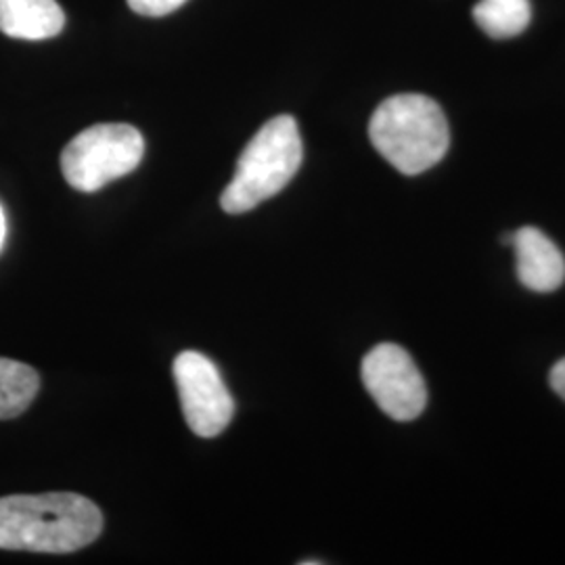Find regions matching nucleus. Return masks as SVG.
Returning a JSON list of instances; mask_svg holds the SVG:
<instances>
[{
  "instance_id": "13",
  "label": "nucleus",
  "mask_w": 565,
  "mask_h": 565,
  "mask_svg": "<svg viewBox=\"0 0 565 565\" xmlns=\"http://www.w3.org/2000/svg\"><path fill=\"white\" fill-rule=\"evenodd\" d=\"M4 239H7V216H4V210L0 205V249L4 245Z\"/></svg>"
},
{
  "instance_id": "10",
  "label": "nucleus",
  "mask_w": 565,
  "mask_h": 565,
  "mask_svg": "<svg viewBox=\"0 0 565 565\" xmlns=\"http://www.w3.org/2000/svg\"><path fill=\"white\" fill-rule=\"evenodd\" d=\"M473 20L490 39L505 41L520 36L532 20L530 0H478Z\"/></svg>"
},
{
  "instance_id": "5",
  "label": "nucleus",
  "mask_w": 565,
  "mask_h": 565,
  "mask_svg": "<svg viewBox=\"0 0 565 565\" xmlns=\"http://www.w3.org/2000/svg\"><path fill=\"white\" fill-rule=\"evenodd\" d=\"M361 377L371 398L394 422H413L424 413L427 404L424 375L401 345H375L363 359Z\"/></svg>"
},
{
  "instance_id": "6",
  "label": "nucleus",
  "mask_w": 565,
  "mask_h": 565,
  "mask_svg": "<svg viewBox=\"0 0 565 565\" xmlns=\"http://www.w3.org/2000/svg\"><path fill=\"white\" fill-rule=\"evenodd\" d=\"M174 382L189 429L200 438L221 436L233 419L235 403L218 366L200 352L186 350L174 359Z\"/></svg>"
},
{
  "instance_id": "8",
  "label": "nucleus",
  "mask_w": 565,
  "mask_h": 565,
  "mask_svg": "<svg viewBox=\"0 0 565 565\" xmlns=\"http://www.w3.org/2000/svg\"><path fill=\"white\" fill-rule=\"evenodd\" d=\"M65 25L57 0H0V32L20 41H46Z\"/></svg>"
},
{
  "instance_id": "3",
  "label": "nucleus",
  "mask_w": 565,
  "mask_h": 565,
  "mask_svg": "<svg viewBox=\"0 0 565 565\" xmlns=\"http://www.w3.org/2000/svg\"><path fill=\"white\" fill-rule=\"evenodd\" d=\"M303 147L298 121L277 116L247 142L233 181L226 184L221 205L226 214H245L275 198L298 174Z\"/></svg>"
},
{
  "instance_id": "12",
  "label": "nucleus",
  "mask_w": 565,
  "mask_h": 565,
  "mask_svg": "<svg viewBox=\"0 0 565 565\" xmlns=\"http://www.w3.org/2000/svg\"><path fill=\"white\" fill-rule=\"evenodd\" d=\"M548 382H551V387L565 401V359H562L559 363H555V366L551 369Z\"/></svg>"
},
{
  "instance_id": "1",
  "label": "nucleus",
  "mask_w": 565,
  "mask_h": 565,
  "mask_svg": "<svg viewBox=\"0 0 565 565\" xmlns=\"http://www.w3.org/2000/svg\"><path fill=\"white\" fill-rule=\"evenodd\" d=\"M103 515L76 492L11 494L0 499V548L28 553H74L93 545Z\"/></svg>"
},
{
  "instance_id": "4",
  "label": "nucleus",
  "mask_w": 565,
  "mask_h": 565,
  "mask_svg": "<svg viewBox=\"0 0 565 565\" xmlns=\"http://www.w3.org/2000/svg\"><path fill=\"white\" fill-rule=\"evenodd\" d=\"M145 156V139L130 124H97L65 145L61 172L70 186L95 193L130 174Z\"/></svg>"
},
{
  "instance_id": "2",
  "label": "nucleus",
  "mask_w": 565,
  "mask_h": 565,
  "mask_svg": "<svg viewBox=\"0 0 565 565\" xmlns=\"http://www.w3.org/2000/svg\"><path fill=\"white\" fill-rule=\"evenodd\" d=\"M369 137L385 162L406 177H417L443 162L450 147L443 107L415 93L385 99L371 118Z\"/></svg>"
},
{
  "instance_id": "7",
  "label": "nucleus",
  "mask_w": 565,
  "mask_h": 565,
  "mask_svg": "<svg viewBox=\"0 0 565 565\" xmlns=\"http://www.w3.org/2000/svg\"><path fill=\"white\" fill-rule=\"evenodd\" d=\"M515 270L520 282L539 294H551L565 282L562 249L536 226H522L513 235Z\"/></svg>"
},
{
  "instance_id": "9",
  "label": "nucleus",
  "mask_w": 565,
  "mask_h": 565,
  "mask_svg": "<svg viewBox=\"0 0 565 565\" xmlns=\"http://www.w3.org/2000/svg\"><path fill=\"white\" fill-rule=\"evenodd\" d=\"M41 375L34 366L0 356V422L20 417L34 403Z\"/></svg>"
},
{
  "instance_id": "11",
  "label": "nucleus",
  "mask_w": 565,
  "mask_h": 565,
  "mask_svg": "<svg viewBox=\"0 0 565 565\" xmlns=\"http://www.w3.org/2000/svg\"><path fill=\"white\" fill-rule=\"evenodd\" d=\"M186 0H128L130 9L147 18H163L177 9H181Z\"/></svg>"
}]
</instances>
